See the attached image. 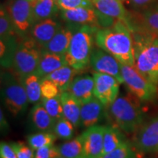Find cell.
<instances>
[{
	"instance_id": "1",
	"label": "cell",
	"mask_w": 158,
	"mask_h": 158,
	"mask_svg": "<svg viewBox=\"0 0 158 158\" xmlns=\"http://www.w3.org/2000/svg\"><path fill=\"white\" fill-rule=\"evenodd\" d=\"M99 48L112 55L121 64L135 65L133 38L124 21L117 20L109 27L99 28L94 35Z\"/></svg>"
},
{
	"instance_id": "2",
	"label": "cell",
	"mask_w": 158,
	"mask_h": 158,
	"mask_svg": "<svg viewBox=\"0 0 158 158\" xmlns=\"http://www.w3.org/2000/svg\"><path fill=\"white\" fill-rule=\"evenodd\" d=\"M133 35L135 66L146 78L158 86V37L138 30Z\"/></svg>"
},
{
	"instance_id": "3",
	"label": "cell",
	"mask_w": 158,
	"mask_h": 158,
	"mask_svg": "<svg viewBox=\"0 0 158 158\" xmlns=\"http://www.w3.org/2000/svg\"><path fill=\"white\" fill-rule=\"evenodd\" d=\"M141 102L129 92L118 96L108 108L115 125L124 133H135L143 124L144 110Z\"/></svg>"
},
{
	"instance_id": "4",
	"label": "cell",
	"mask_w": 158,
	"mask_h": 158,
	"mask_svg": "<svg viewBox=\"0 0 158 158\" xmlns=\"http://www.w3.org/2000/svg\"><path fill=\"white\" fill-rule=\"evenodd\" d=\"M99 27L92 26H81L74 33L65 59L67 64L75 70H86L90 66V59L93 51L94 35Z\"/></svg>"
},
{
	"instance_id": "5",
	"label": "cell",
	"mask_w": 158,
	"mask_h": 158,
	"mask_svg": "<svg viewBox=\"0 0 158 158\" xmlns=\"http://www.w3.org/2000/svg\"><path fill=\"white\" fill-rule=\"evenodd\" d=\"M1 97L5 106L14 117L24 114L29 100L20 79L10 72L1 73Z\"/></svg>"
},
{
	"instance_id": "6",
	"label": "cell",
	"mask_w": 158,
	"mask_h": 158,
	"mask_svg": "<svg viewBox=\"0 0 158 158\" xmlns=\"http://www.w3.org/2000/svg\"><path fill=\"white\" fill-rule=\"evenodd\" d=\"M41 50L42 48L30 37L21 39L15 51L12 68L15 76L22 78L36 72L40 60Z\"/></svg>"
},
{
	"instance_id": "7",
	"label": "cell",
	"mask_w": 158,
	"mask_h": 158,
	"mask_svg": "<svg viewBox=\"0 0 158 158\" xmlns=\"http://www.w3.org/2000/svg\"><path fill=\"white\" fill-rule=\"evenodd\" d=\"M124 84L128 92L141 102H155L158 99V86L149 81L137 70L135 65L121 64Z\"/></svg>"
},
{
	"instance_id": "8",
	"label": "cell",
	"mask_w": 158,
	"mask_h": 158,
	"mask_svg": "<svg viewBox=\"0 0 158 158\" xmlns=\"http://www.w3.org/2000/svg\"><path fill=\"white\" fill-rule=\"evenodd\" d=\"M17 35L21 39L29 37L34 25L32 0H10L6 5Z\"/></svg>"
},
{
	"instance_id": "9",
	"label": "cell",
	"mask_w": 158,
	"mask_h": 158,
	"mask_svg": "<svg viewBox=\"0 0 158 158\" xmlns=\"http://www.w3.org/2000/svg\"><path fill=\"white\" fill-rule=\"evenodd\" d=\"M61 18L65 22L78 26H92L100 28L109 27L115 23L114 20L108 19L100 14L95 7H78L73 10H61Z\"/></svg>"
},
{
	"instance_id": "10",
	"label": "cell",
	"mask_w": 158,
	"mask_h": 158,
	"mask_svg": "<svg viewBox=\"0 0 158 158\" xmlns=\"http://www.w3.org/2000/svg\"><path fill=\"white\" fill-rule=\"evenodd\" d=\"M134 134L132 143L141 152L158 153V116L143 123Z\"/></svg>"
},
{
	"instance_id": "11",
	"label": "cell",
	"mask_w": 158,
	"mask_h": 158,
	"mask_svg": "<svg viewBox=\"0 0 158 158\" xmlns=\"http://www.w3.org/2000/svg\"><path fill=\"white\" fill-rule=\"evenodd\" d=\"M93 78L94 96L108 108L118 97L119 82L114 77L100 73L94 72Z\"/></svg>"
},
{
	"instance_id": "12",
	"label": "cell",
	"mask_w": 158,
	"mask_h": 158,
	"mask_svg": "<svg viewBox=\"0 0 158 158\" xmlns=\"http://www.w3.org/2000/svg\"><path fill=\"white\" fill-rule=\"evenodd\" d=\"M90 67L94 72L110 75L119 82L124 84L121 63L108 52L100 48H94L90 59Z\"/></svg>"
},
{
	"instance_id": "13",
	"label": "cell",
	"mask_w": 158,
	"mask_h": 158,
	"mask_svg": "<svg viewBox=\"0 0 158 158\" xmlns=\"http://www.w3.org/2000/svg\"><path fill=\"white\" fill-rule=\"evenodd\" d=\"M135 19L128 15L126 23L130 30H138L158 37V3L143 10Z\"/></svg>"
},
{
	"instance_id": "14",
	"label": "cell",
	"mask_w": 158,
	"mask_h": 158,
	"mask_svg": "<svg viewBox=\"0 0 158 158\" xmlns=\"http://www.w3.org/2000/svg\"><path fill=\"white\" fill-rule=\"evenodd\" d=\"M105 126L95 125L82 133L85 158H100L103 152Z\"/></svg>"
},
{
	"instance_id": "15",
	"label": "cell",
	"mask_w": 158,
	"mask_h": 158,
	"mask_svg": "<svg viewBox=\"0 0 158 158\" xmlns=\"http://www.w3.org/2000/svg\"><path fill=\"white\" fill-rule=\"evenodd\" d=\"M62 23L56 18H50L35 23L29 31V37L43 48L62 27Z\"/></svg>"
},
{
	"instance_id": "16",
	"label": "cell",
	"mask_w": 158,
	"mask_h": 158,
	"mask_svg": "<svg viewBox=\"0 0 158 158\" xmlns=\"http://www.w3.org/2000/svg\"><path fill=\"white\" fill-rule=\"evenodd\" d=\"M81 26L70 23H67L65 26H62L53 38L42 48L54 54L65 55L74 33Z\"/></svg>"
},
{
	"instance_id": "17",
	"label": "cell",
	"mask_w": 158,
	"mask_h": 158,
	"mask_svg": "<svg viewBox=\"0 0 158 158\" xmlns=\"http://www.w3.org/2000/svg\"><path fill=\"white\" fill-rule=\"evenodd\" d=\"M106 107L95 97L81 103L80 127L84 129L98 125L105 115Z\"/></svg>"
},
{
	"instance_id": "18",
	"label": "cell",
	"mask_w": 158,
	"mask_h": 158,
	"mask_svg": "<svg viewBox=\"0 0 158 158\" xmlns=\"http://www.w3.org/2000/svg\"><path fill=\"white\" fill-rule=\"evenodd\" d=\"M94 86L93 76H78L73 80L68 92L72 94L81 103H83L94 97Z\"/></svg>"
},
{
	"instance_id": "19",
	"label": "cell",
	"mask_w": 158,
	"mask_h": 158,
	"mask_svg": "<svg viewBox=\"0 0 158 158\" xmlns=\"http://www.w3.org/2000/svg\"><path fill=\"white\" fill-rule=\"evenodd\" d=\"M94 7L104 17L127 21L128 14L122 0H92Z\"/></svg>"
},
{
	"instance_id": "20",
	"label": "cell",
	"mask_w": 158,
	"mask_h": 158,
	"mask_svg": "<svg viewBox=\"0 0 158 158\" xmlns=\"http://www.w3.org/2000/svg\"><path fill=\"white\" fill-rule=\"evenodd\" d=\"M29 122L31 128L37 132H53L56 122L46 111L41 102L35 104L30 110Z\"/></svg>"
},
{
	"instance_id": "21",
	"label": "cell",
	"mask_w": 158,
	"mask_h": 158,
	"mask_svg": "<svg viewBox=\"0 0 158 158\" xmlns=\"http://www.w3.org/2000/svg\"><path fill=\"white\" fill-rule=\"evenodd\" d=\"M66 64L65 55L54 54L42 48L40 60L35 73L40 78H43Z\"/></svg>"
},
{
	"instance_id": "22",
	"label": "cell",
	"mask_w": 158,
	"mask_h": 158,
	"mask_svg": "<svg viewBox=\"0 0 158 158\" xmlns=\"http://www.w3.org/2000/svg\"><path fill=\"white\" fill-rule=\"evenodd\" d=\"M60 99L64 117L70 120L76 128L80 127L81 103L68 91L60 94Z\"/></svg>"
},
{
	"instance_id": "23",
	"label": "cell",
	"mask_w": 158,
	"mask_h": 158,
	"mask_svg": "<svg viewBox=\"0 0 158 158\" xmlns=\"http://www.w3.org/2000/svg\"><path fill=\"white\" fill-rule=\"evenodd\" d=\"M128 142L123 131L116 125L105 126L102 155L114 151L116 148Z\"/></svg>"
},
{
	"instance_id": "24",
	"label": "cell",
	"mask_w": 158,
	"mask_h": 158,
	"mask_svg": "<svg viewBox=\"0 0 158 158\" xmlns=\"http://www.w3.org/2000/svg\"><path fill=\"white\" fill-rule=\"evenodd\" d=\"M21 40L19 35L0 40V62L1 66L5 70L13 68V59Z\"/></svg>"
},
{
	"instance_id": "25",
	"label": "cell",
	"mask_w": 158,
	"mask_h": 158,
	"mask_svg": "<svg viewBox=\"0 0 158 158\" xmlns=\"http://www.w3.org/2000/svg\"><path fill=\"white\" fill-rule=\"evenodd\" d=\"M59 7L56 0H32L35 23L56 16Z\"/></svg>"
},
{
	"instance_id": "26",
	"label": "cell",
	"mask_w": 158,
	"mask_h": 158,
	"mask_svg": "<svg viewBox=\"0 0 158 158\" xmlns=\"http://www.w3.org/2000/svg\"><path fill=\"white\" fill-rule=\"evenodd\" d=\"M78 72L79 71L75 70L72 67L66 64L57 69L45 78L54 81L58 86L61 92H63L68 90L70 84Z\"/></svg>"
},
{
	"instance_id": "27",
	"label": "cell",
	"mask_w": 158,
	"mask_h": 158,
	"mask_svg": "<svg viewBox=\"0 0 158 158\" xmlns=\"http://www.w3.org/2000/svg\"><path fill=\"white\" fill-rule=\"evenodd\" d=\"M59 155L64 158H85L84 137L80 135L57 146Z\"/></svg>"
},
{
	"instance_id": "28",
	"label": "cell",
	"mask_w": 158,
	"mask_h": 158,
	"mask_svg": "<svg viewBox=\"0 0 158 158\" xmlns=\"http://www.w3.org/2000/svg\"><path fill=\"white\" fill-rule=\"evenodd\" d=\"M20 79L24 86L29 103L36 104L40 101L41 78L34 73L27 75Z\"/></svg>"
},
{
	"instance_id": "29",
	"label": "cell",
	"mask_w": 158,
	"mask_h": 158,
	"mask_svg": "<svg viewBox=\"0 0 158 158\" xmlns=\"http://www.w3.org/2000/svg\"><path fill=\"white\" fill-rule=\"evenodd\" d=\"M57 137L53 132H37L27 136V143L36 151L47 146L54 145Z\"/></svg>"
},
{
	"instance_id": "30",
	"label": "cell",
	"mask_w": 158,
	"mask_h": 158,
	"mask_svg": "<svg viewBox=\"0 0 158 158\" xmlns=\"http://www.w3.org/2000/svg\"><path fill=\"white\" fill-rule=\"evenodd\" d=\"M144 154L134 147L132 142L128 141L114 151L102 155L100 158H143Z\"/></svg>"
},
{
	"instance_id": "31",
	"label": "cell",
	"mask_w": 158,
	"mask_h": 158,
	"mask_svg": "<svg viewBox=\"0 0 158 158\" xmlns=\"http://www.w3.org/2000/svg\"><path fill=\"white\" fill-rule=\"evenodd\" d=\"M18 35L6 5H2L0 10V40L7 39Z\"/></svg>"
},
{
	"instance_id": "32",
	"label": "cell",
	"mask_w": 158,
	"mask_h": 158,
	"mask_svg": "<svg viewBox=\"0 0 158 158\" xmlns=\"http://www.w3.org/2000/svg\"><path fill=\"white\" fill-rule=\"evenodd\" d=\"M75 128L76 127L74 124L70 120L63 116L55 122L53 133L56 135L57 138L68 141L73 137Z\"/></svg>"
},
{
	"instance_id": "33",
	"label": "cell",
	"mask_w": 158,
	"mask_h": 158,
	"mask_svg": "<svg viewBox=\"0 0 158 158\" xmlns=\"http://www.w3.org/2000/svg\"><path fill=\"white\" fill-rule=\"evenodd\" d=\"M41 103L55 122L64 116L62 102H61L60 94L55 98L45 99L42 98L40 100Z\"/></svg>"
},
{
	"instance_id": "34",
	"label": "cell",
	"mask_w": 158,
	"mask_h": 158,
	"mask_svg": "<svg viewBox=\"0 0 158 158\" xmlns=\"http://www.w3.org/2000/svg\"><path fill=\"white\" fill-rule=\"evenodd\" d=\"M41 99H50L59 96L62 92L54 81L47 78H41L40 81Z\"/></svg>"
},
{
	"instance_id": "35",
	"label": "cell",
	"mask_w": 158,
	"mask_h": 158,
	"mask_svg": "<svg viewBox=\"0 0 158 158\" xmlns=\"http://www.w3.org/2000/svg\"><path fill=\"white\" fill-rule=\"evenodd\" d=\"M57 4L61 10L94 7L92 0H57Z\"/></svg>"
},
{
	"instance_id": "36",
	"label": "cell",
	"mask_w": 158,
	"mask_h": 158,
	"mask_svg": "<svg viewBox=\"0 0 158 158\" xmlns=\"http://www.w3.org/2000/svg\"><path fill=\"white\" fill-rule=\"evenodd\" d=\"M10 144L15 150L18 158H35V150L23 142H12Z\"/></svg>"
},
{
	"instance_id": "37",
	"label": "cell",
	"mask_w": 158,
	"mask_h": 158,
	"mask_svg": "<svg viewBox=\"0 0 158 158\" xmlns=\"http://www.w3.org/2000/svg\"><path fill=\"white\" fill-rule=\"evenodd\" d=\"M58 147L54 145L47 146L35 151V158H54L59 156Z\"/></svg>"
},
{
	"instance_id": "38",
	"label": "cell",
	"mask_w": 158,
	"mask_h": 158,
	"mask_svg": "<svg viewBox=\"0 0 158 158\" xmlns=\"http://www.w3.org/2000/svg\"><path fill=\"white\" fill-rule=\"evenodd\" d=\"M0 158H18L10 143L2 141L0 143Z\"/></svg>"
},
{
	"instance_id": "39",
	"label": "cell",
	"mask_w": 158,
	"mask_h": 158,
	"mask_svg": "<svg viewBox=\"0 0 158 158\" xmlns=\"http://www.w3.org/2000/svg\"><path fill=\"white\" fill-rule=\"evenodd\" d=\"M156 0H127V5L136 10H143L155 3Z\"/></svg>"
},
{
	"instance_id": "40",
	"label": "cell",
	"mask_w": 158,
	"mask_h": 158,
	"mask_svg": "<svg viewBox=\"0 0 158 158\" xmlns=\"http://www.w3.org/2000/svg\"><path fill=\"white\" fill-rule=\"evenodd\" d=\"M0 129H1V132L2 134L8 133L10 129L9 123L7 122V118L5 117L2 108H1L0 110Z\"/></svg>"
},
{
	"instance_id": "41",
	"label": "cell",
	"mask_w": 158,
	"mask_h": 158,
	"mask_svg": "<svg viewBox=\"0 0 158 158\" xmlns=\"http://www.w3.org/2000/svg\"><path fill=\"white\" fill-rule=\"evenodd\" d=\"M54 158H64V157H62V156H61V155H59V156H58V157H54Z\"/></svg>"
},
{
	"instance_id": "42",
	"label": "cell",
	"mask_w": 158,
	"mask_h": 158,
	"mask_svg": "<svg viewBox=\"0 0 158 158\" xmlns=\"http://www.w3.org/2000/svg\"><path fill=\"white\" fill-rule=\"evenodd\" d=\"M122 2H123V1H124V0H122Z\"/></svg>"
},
{
	"instance_id": "43",
	"label": "cell",
	"mask_w": 158,
	"mask_h": 158,
	"mask_svg": "<svg viewBox=\"0 0 158 158\" xmlns=\"http://www.w3.org/2000/svg\"><path fill=\"white\" fill-rule=\"evenodd\" d=\"M56 1H57V0H56Z\"/></svg>"
}]
</instances>
